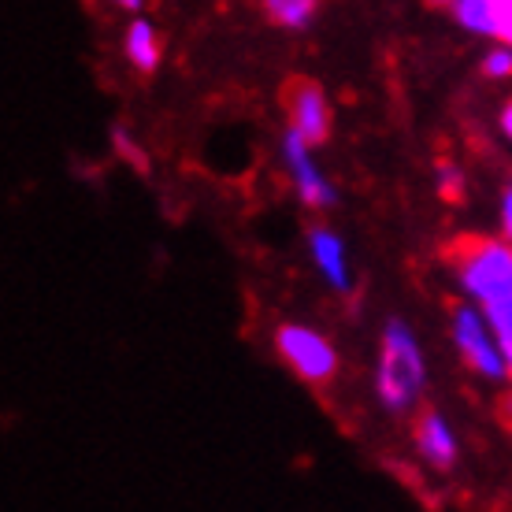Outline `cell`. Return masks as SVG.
<instances>
[{"label":"cell","instance_id":"7a4b0ae2","mask_svg":"<svg viewBox=\"0 0 512 512\" xmlns=\"http://www.w3.org/2000/svg\"><path fill=\"white\" fill-rule=\"evenodd\" d=\"M453 268L461 290L479 305L512 297V242L505 238H464L453 245Z\"/></svg>","mask_w":512,"mask_h":512},{"label":"cell","instance_id":"5bb4252c","mask_svg":"<svg viewBox=\"0 0 512 512\" xmlns=\"http://www.w3.org/2000/svg\"><path fill=\"white\" fill-rule=\"evenodd\" d=\"M483 75L487 78H512V49H490L483 60Z\"/></svg>","mask_w":512,"mask_h":512},{"label":"cell","instance_id":"8992f818","mask_svg":"<svg viewBox=\"0 0 512 512\" xmlns=\"http://www.w3.org/2000/svg\"><path fill=\"white\" fill-rule=\"evenodd\" d=\"M282 160H286V171L294 179L297 197L305 201L308 208H331L334 205V186L323 179V171L312 160V145L305 138H297L294 130H286L282 138Z\"/></svg>","mask_w":512,"mask_h":512},{"label":"cell","instance_id":"e0dca14e","mask_svg":"<svg viewBox=\"0 0 512 512\" xmlns=\"http://www.w3.org/2000/svg\"><path fill=\"white\" fill-rule=\"evenodd\" d=\"M501 231H505V242H512V182L505 186V197H501Z\"/></svg>","mask_w":512,"mask_h":512},{"label":"cell","instance_id":"2e32d148","mask_svg":"<svg viewBox=\"0 0 512 512\" xmlns=\"http://www.w3.org/2000/svg\"><path fill=\"white\" fill-rule=\"evenodd\" d=\"M116 149H119L123 156H127L130 164H145V156H141V149H134V141H130V134H127L123 127L116 130Z\"/></svg>","mask_w":512,"mask_h":512},{"label":"cell","instance_id":"5b68a950","mask_svg":"<svg viewBox=\"0 0 512 512\" xmlns=\"http://www.w3.org/2000/svg\"><path fill=\"white\" fill-rule=\"evenodd\" d=\"M282 108L290 119V130L297 138H305L308 145H320L331 138V101L327 93L305 75H294L282 86Z\"/></svg>","mask_w":512,"mask_h":512},{"label":"cell","instance_id":"6da1fadb","mask_svg":"<svg viewBox=\"0 0 512 512\" xmlns=\"http://www.w3.org/2000/svg\"><path fill=\"white\" fill-rule=\"evenodd\" d=\"M423 353L409 323L390 320L383 331V353L375 368V394L386 412H409L423 390Z\"/></svg>","mask_w":512,"mask_h":512},{"label":"cell","instance_id":"7c38bea8","mask_svg":"<svg viewBox=\"0 0 512 512\" xmlns=\"http://www.w3.org/2000/svg\"><path fill=\"white\" fill-rule=\"evenodd\" d=\"M483 316H487L490 331L498 338L501 349H512V297L498 301V305H487L483 308Z\"/></svg>","mask_w":512,"mask_h":512},{"label":"cell","instance_id":"4fadbf2b","mask_svg":"<svg viewBox=\"0 0 512 512\" xmlns=\"http://www.w3.org/2000/svg\"><path fill=\"white\" fill-rule=\"evenodd\" d=\"M438 193L446 197V201H461L464 197V171L453 164H438Z\"/></svg>","mask_w":512,"mask_h":512},{"label":"cell","instance_id":"ba28073f","mask_svg":"<svg viewBox=\"0 0 512 512\" xmlns=\"http://www.w3.org/2000/svg\"><path fill=\"white\" fill-rule=\"evenodd\" d=\"M308 253H312V264L323 271V279L331 282L334 290H349V260L338 234L327 231V227H312L308 231Z\"/></svg>","mask_w":512,"mask_h":512},{"label":"cell","instance_id":"ac0fdd59","mask_svg":"<svg viewBox=\"0 0 512 512\" xmlns=\"http://www.w3.org/2000/svg\"><path fill=\"white\" fill-rule=\"evenodd\" d=\"M501 130H505V138L512 141V101L505 104V112H501Z\"/></svg>","mask_w":512,"mask_h":512},{"label":"cell","instance_id":"9c48e42d","mask_svg":"<svg viewBox=\"0 0 512 512\" xmlns=\"http://www.w3.org/2000/svg\"><path fill=\"white\" fill-rule=\"evenodd\" d=\"M123 49H127V60L138 71H156L160 67V38H156V26L149 19H134L127 26Z\"/></svg>","mask_w":512,"mask_h":512},{"label":"cell","instance_id":"277c9868","mask_svg":"<svg viewBox=\"0 0 512 512\" xmlns=\"http://www.w3.org/2000/svg\"><path fill=\"white\" fill-rule=\"evenodd\" d=\"M453 342L461 349V357L472 364V372H479L483 379H505L509 364L501 353L498 338L490 334V323L479 308L464 305L453 312Z\"/></svg>","mask_w":512,"mask_h":512},{"label":"cell","instance_id":"8fae6325","mask_svg":"<svg viewBox=\"0 0 512 512\" xmlns=\"http://www.w3.org/2000/svg\"><path fill=\"white\" fill-rule=\"evenodd\" d=\"M264 12H268L271 23L290 26V30H301V26L312 23L316 4H312V0H268V4H264Z\"/></svg>","mask_w":512,"mask_h":512},{"label":"cell","instance_id":"3957f363","mask_svg":"<svg viewBox=\"0 0 512 512\" xmlns=\"http://www.w3.org/2000/svg\"><path fill=\"white\" fill-rule=\"evenodd\" d=\"M275 346H279L282 360H286L305 383H327V379L338 372V353H334V346L320 331H312V327L286 323V327L275 331Z\"/></svg>","mask_w":512,"mask_h":512},{"label":"cell","instance_id":"9a60e30c","mask_svg":"<svg viewBox=\"0 0 512 512\" xmlns=\"http://www.w3.org/2000/svg\"><path fill=\"white\" fill-rule=\"evenodd\" d=\"M494 41H501L505 49H512V0H494Z\"/></svg>","mask_w":512,"mask_h":512},{"label":"cell","instance_id":"52a82bcc","mask_svg":"<svg viewBox=\"0 0 512 512\" xmlns=\"http://www.w3.org/2000/svg\"><path fill=\"white\" fill-rule=\"evenodd\" d=\"M416 446H420L423 461L435 464V468H453L457 461V438L453 427L446 423V416L435 409H427L416 423Z\"/></svg>","mask_w":512,"mask_h":512},{"label":"cell","instance_id":"30bf717a","mask_svg":"<svg viewBox=\"0 0 512 512\" xmlns=\"http://www.w3.org/2000/svg\"><path fill=\"white\" fill-rule=\"evenodd\" d=\"M449 12H453V19L464 30L494 38V26H498V19H494V0H457V4H449Z\"/></svg>","mask_w":512,"mask_h":512}]
</instances>
